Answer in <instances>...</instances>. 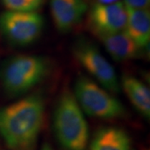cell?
Listing matches in <instances>:
<instances>
[{"label":"cell","mask_w":150,"mask_h":150,"mask_svg":"<svg viewBox=\"0 0 150 150\" xmlns=\"http://www.w3.org/2000/svg\"><path fill=\"white\" fill-rule=\"evenodd\" d=\"M127 19V8L122 2L111 4H94L88 14V25L98 38L125 30Z\"/></svg>","instance_id":"7"},{"label":"cell","mask_w":150,"mask_h":150,"mask_svg":"<svg viewBox=\"0 0 150 150\" xmlns=\"http://www.w3.org/2000/svg\"><path fill=\"white\" fill-rule=\"evenodd\" d=\"M55 138L63 150H86L89 131L84 114L74 95L65 90L56 103L53 117Z\"/></svg>","instance_id":"2"},{"label":"cell","mask_w":150,"mask_h":150,"mask_svg":"<svg viewBox=\"0 0 150 150\" xmlns=\"http://www.w3.org/2000/svg\"><path fill=\"white\" fill-rule=\"evenodd\" d=\"M74 95L83 112L91 117L109 119L123 117L126 112L123 104L117 98L84 76L75 82Z\"/></svg>","instance_id":"4"},{"label":"cell","mask_w":150,"mask_h":150,"mask_svg":"<svg viewBox=\"0 0 150 150\" xmlns=\"http://www.w3.org/2000/svg\"><path fill=\"white\" fill-rule=\"evenodd\" d=\"M41 150H54V149H52L51 145L49 144L48 143H44V144L42 145Z\"/></svg>","instance_id":"16"},{"label":"cell","mask_w":150,"mask_h":150,"mask_svg":"<svg viewBox=\"0 0 150 150\" xmlns=\"http://www.w3.org/2000/svg\"><path fill=\"white\" fill-rule=\"evenodd\" d=\"M8 11L36 12L43 6L44 0H2Z\"/></svg>","instance_id":"13"},{"label":"cell","mask_w":150,"mask_h":150,"mask_svg":"<svg viewBox=\"0 0 150 150\" xmlns=\"http://www.w3.org/2000/svg\"><path fill=\"white\" fill-rule=\"evenodd\" d=\"M150 0H124V5L129 8L144 9L149 8Z\"/></svg>","instance_id":"14"},{"label":"cell","mask_w":150,"mask_h":150,"mask_svg":"<svg viewBox=\"0 0 150 150\" xmlns=\"http://www.w3.org/2000/svg\"><path fill=\"white\" fill-rule=\"evenodd\" d=\"M89 150H132L131 139L123 129L105 127L95 133Z\"/></svg>","instance_id":"11"},{"label":"cell","mask_w":150,"mask_h":150,"mask_svg":"<svg viewBox=\"0 0 150 150\" xmlns=\"http://www.w3.org/2000/svg\"><path fill=\"white\" fill-rule=\"evenodd\" d=\"M108 54L118 62H123L137 58L141 48L134 43L125 30L98 37Z\"/></svg>","instance_id":"9"},{"label":"cell","mask_w":150,"mask_h":150,"mask_svg":"<svg viewBox=\"0 0 150 150\" xmlns=\"http://www.w3.org/2000/svg\"><path fill=\"white\" fill-rule=\"evenodd\" d=\"M45 103L33 94L0 109V134L12 150H35L43 127Z\"/></svg>","instance_id":"1"},{"label":"cell","mask_w":150,"mask_h":150,"mask_svg":"<svg viewBox=\"0 0 150 150\" xmlns=\"http://www.w3.org/2000/svg\"><path fill=\"white\" fill-rule=\"evenodd\" d=\"M54 25L60 33H69L77 26L88 10L85 0H49Z\"/></svg>","instance_id":"8"},{"label":"cell","mask_w":150,"mask_h":150,"mask_svg":"<svg viewBox=\"0 0 150 150\" xmlns=\"http://www.w3.org/2000/svg\"><path fill=\"white\" fill-rule=\"evenodd\" d=\"M44 28V18L37 12L6 11L0 15V30L12 44L26 47L35 43Z\"/></svg>","instance_id":"6"},{"label":"cell","mask_w":150,"mask_h":150,"mask_svg":"<svg viewBox=\"0 0 150 150\" xmlns=\"http://www.w3.org/2000/svg\"><path fill=\"white\" fill-rule=\"evenodd\" d=\"M85 1H87V0H85Z\"/></svg>","instance_id":"17"},{"label":"cell","mask_w":150,"mask_h":150,"mask_svg":"<svg viewBox=\"0 0 150 150\" xmlns=\"http://www.w3.org/2000/svg\"><path fill=\"white\" fill-rule=\"evenodd\" d=\"M73 54L81 66L103 88L118 93L121 86L117 73L96 45L85 38H79L74 45Z\"/></svg>","instance_id":"5"},{"label":"cell","mask_w":150,"mask_h":150,"mask_svg":"<svg viewBox=\"0 0 150 150\" xmlns=\"http://www.w3.org/2000/svg\"><path fill=\"white\" fill-rule=\"evenodd\" d=\"M48 59L38 55H18L8 59L1 71L4 92L10 97H19L30 91L47 76Z\"/></svg>","instance_id":"3"},{"label":"cell","mask_w":150,"mask_h":150,"mask_svg":"<svg viewBox=\"0 0 150 150\" xmlns=\"http://www.w3.org/2000/svg\"><path fill=\"white\" fill-rule=\"evenodd\" d=\"M120 2V0H95L94 4H111L114 3Z\"/></svg>","instance_id":"15"},{"label":"cell","mask_w":150,"mask_h":150,"mask_svg":"<svg viewBox=\"0 0 150 150\" xmlns=\"http://www.w3.org/2000/svg\"><path fill=\"white\" fill-rule=\"evenodd\" d=\"M120 86L138 112L149 119L150 117L149 88L137 78L130 75L123 76Z\"/></svg>","instance_id":"12"},{"label":"cell","mask_w":150,"mask_h":150,"mask_svg":"<svg viewBox=\"0 0 150 150\" xmlns=\"http://www.w3.org/2000/svg\"><path fill=\"white\" fill-rule=\"evenodd\" d=\"M127 8V7H126ZM128 19L125 32L138 47H149L150 42V13L148 8L135 9L127 8Z\"/></svg>","instance_id":"10"}]
</instances>
